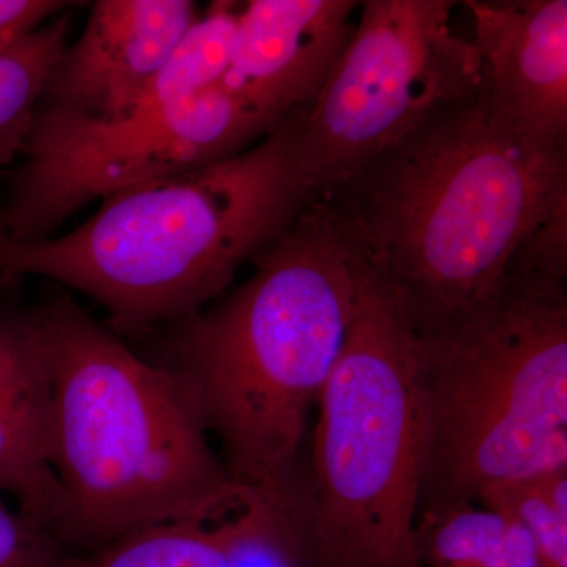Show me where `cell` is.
Listing matches in <instances>:
<instances>
[{"label": "cell", "instance_id": "6da1fadb", "mask_svg": "<svg viewBox=\"0 0 567 567\" xmlns=\"http://www.w3.org/2000/svg\"><path fill=\"white\" fill-rule=\"evenodd\" d=\"M567 194V147L503 121L477 91L320 197L360 274L420 341L498 300L514 249Z\"/></svg>", "mask_w": 567, "mask_h": 567}, {"label": "cell", "instance_id": "7a4b0ae2", "mask_svg": "<svg viewBox=\"0 0 567 567\" xmlns=\"http://www.w3.org/2000/svg\"><path fill=\"white\" fill-rule=\"evenodd\" d=\"M229 297L178 322L171 372L221 440L235 486L295 516L306 423L352 327L360 271L316 200Z\"/></svg>", "mask_w": 567, "mask_h": 567}, {"label": "cell", "instance_id": "3957f363", "mask_svg": "<svg viewBox=\"0 0 567 567\" xmlns=\"http://www.w3.org/2000/svg\"><path fill=\"white\" fill-rule=\"evenodd\" d=\"M293 112L223 162L107 197L62 237L0 235V276H41L93 298L122 331L188 319L315 203Z\"/></svg>", "mask_w": 567, "mask_h": 567}, {"label": "cell", "instance_id": "277c9868", "mask_svg": "<svg viewBox=\"0 0 567 567\" xmlns=\"http://www.w3.org/2000/svg\"><path fill=\"white\" fill-rule=\"evenodd\" d=\"M51 371L58 540L85 554L134 529L223 513L251 492L213 454L196 402L66 297L37 309Z\"/></svg>", "mask_w": 567, "mask_h": 567}, {"label": "cell", "instance_id": "5b68a950", "mask_svg": "<svg viewBox=\"0 0 567 567\" xmlns=\"http://www.w3.org/2000/svg\"><path fill=\"white\" fill-rule=\"evenodd\" d=\"M417 393L420 511L567 470V293L503 287L472 322L420 341Z\"/></svg>", "mask_w": 567, "mask_h": 567}, {"label": "cell", "instance_id": "8992f818", "mask_svg": "<svg viewBox=\"0 0 567 567\" xmlns=\"http://www.w3.org/2000/svg\"><path fill=\"white\" fill-rule=\"evenodd\" d=\"M417 347L360 274L349 338L317 404L311 476L298 492V567H421Z\"/></svg>", "mask_w": 567, "mask_h": 567}, {"label": "cell", "instance_id": "52a82bcc", "mask_svg": "<svg viewBox=\"0 0 567 567\" xmlns=\"http://www.w3.org/2000/svg\"><path fill=\"white\" fill-rule=\"evenodd\" d=\"M456 6L360 2V22L298 125V167L315 203L436 111L480 91V51L451 25Z\"/></svg>", "mask_w": 567, "mask_h": 567}, {"label": "cell", "instance_id": "ba28073f", "mask_svg": "<svg viewBox=\"0 0 567 567\" xmlns=\"http://www.w3.org/2000/svg\"><path fill=\"white\" fill-rule=\"evenodd\" d=\"M278 125L219 84L115 118L37 106L24 158L0 210L3 233L13 241L51 238L85 205L223 162Z\"/></svg>", "mask_w": 567, "mask_h": 567}, {"label": "cell", "instance_id": "9c48e42d", "mask_svg": "<svg viewBox=\"0 0 567 567\" xmlns=\"http://www.w3.org/2000/svg\"><path fill=\"white\" fill-rule=\"evenodd\" d=\"M200 17L189 0H96L39 106L91 118L126 114Z\"/></svg>", "mask_w": 567, "mask_h": 567}, {"label": "cell", "instance_id": "30bf717a", "mask_svg": "<svg viewBox=\"0 0 567 567\" xmlns=\"http://www.w3.org/2000/svg\"><path fill=\"white\" fill-rule=\"evenodd\" d=\"M354 0H249L219 85L271 122L308 110L346 50Z\"/></svg>", "mask_w": 567, "mask_h": 567}, {"label": "cell", "instance_id": "8fae6325", "mask_svg": "<svg viewBox=\"0 0 567 567\" xmlns=\"http://www.w3.org/2000/svg\"><path fill=\"white\" fill-rule=\"evenodd\" d=\"M481 93L517 132L567 147L566 0H468Z\"/></svg>", "mask_w": 567, "mask_h": 567}, {"label": "cell", "instance_id": "7c38bea8", "mask_svg": "<svg viewBox=\"0 0 567 567\" xmlns=\"http://www.w3.org/2000/svg\"><path fill=\"white\" fill-rule=\"evenodd\" d=\"M51 371L37 309L0 306V498L58 539L63 498L50 458Z\"/></svg>", "mask_w": 567, "mask_h": 567}, {"label": "cell", "instance_id": "4fadbf2b", "mask_svg": "<svg viewBox=\"0 0 567 567\" xmlns=\"http://www.w3.org/2000/svg\"><path fill=\"white\" fill-rule=\"evenodd\" d=\"M262 557L293 565L292 516L252 494L223 513L148 525L85 554L66 551L59 567H244Z\"/></svg>", "mask_w": 567, "mask_h": 567}, {"label": "cell", "instance_id": "5bb4252c", "mask_svg": "<svg viewBox=\"0 0 567 567\" xmlns=\"http://www.w3.org/2000/svg\"><path fill=\"white\" fill-rule=\"evenodd\" d=\"M416 554L421 567H546L522 525L480 503L420 511Z\"/></svg>", "mask_w": 567, "mask_h": 567}, {"label": "cell", "instance_id": "9a60e30c", "mask_svg": "<svg viewBox=\"0 0 567 567\" xmlns=\"http://www.w3.org/2000/svg\"><path fill=\"white\" fill-rule=\"evenodd\" d=\"M70 18H52L22 39L0 48V166L24 151L44 85L66 48Z\"/></svg>", "mask_w": 567, "mask_h": 567}, {"label": "cell", "instance_id": "2e32d148", "mask_svg": "<svg viewBox=\"0 0 567 567\" xmlns=\"http://www.w3.org/2000/svg\"><path fill=\"white\" fill-rule=\"evenodd\" d=\"M476 503L522 525L546 567H567V470L496 484Z\"/></svg>", "mask_w": 567, "mask_h": 567}, {"label": "cell", "instance_id": "e0dca14e", "mask_svg": "<svg viewBox=\"0 0 567 567\" xmlns=\"http://www.w3.org/2000/svg\"><path fill=\"white\" fill-rule=\"evenodd\" d=\"M503 287L528 293H567V194L514 249Z\"/></svg>", "mask_w": 567, "mask_h": 567}, {"label": "cell", "instance_id": "ac0fdd59", "mask_svg": "<svg viewBox=\"0 0 567 567\" xmlns=\"http://www.w3.org/2000/svg\"><path fill=\"white\" fill-rule=\"evenodd\" d=\"M66 548L0 498V567H59Z\"/></svg>", "mask_w": 567, "mask_h": 567}, {"label": "cell", "instance_id": "d6986e66", "mask_svg": "<svg viewBox=\"0 0 567 567\" xmlns=\"http://www.w3.org/2000/svg\"><path fill=\"white\" fill-rule=\"evenodd\" d=\"M70 6L59 0H0V48L37 31Z\"/></svg>", "mask_w": 567, "mask_h": 567}, {"label": "cell", "instance_id": "ffe728a7", "mask_svg": "<svg viewBox=\"0 0 567 567\" xmlns=\"http://www.w3.org/2000/svg\"><path fill=\"white\" fill-rule=\"evenodd\" d=\"M0 235H6V233H3L2 219H0Z\"/></svg>", "mask_w": 567, "mask_h": 567}]
</instances>
